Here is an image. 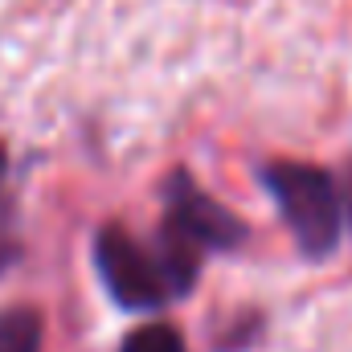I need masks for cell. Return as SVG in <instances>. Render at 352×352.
I'll use <instances>...</instances> for the list:
<instances>
[{"instance_id": "obj_1", "label": "cell", "mask_w": 352, "mask_h": 352, "mask_svg": "<svg viewBox=\"0 0 352 352\" xmlns=\"http://www.w3.org/2000/svg\"><path fill=\"white\" fill-rule=\"evenodd\" d=\"M246 238V226L221 209L209 192H201L184 173L168 180V213L160 226V270L173 287V295H184L197 283V270L205 250H234Z\"/></svg>"}, {"instance_id": "obj_2", "label": "cell", "mask_w": 352, "mask_h": 352, "mask_svg": "<svg viewBox=\"0 0 352 352\" xmlns=\"http://www.w3.org/2000/svg\"><path fill=\"white\" fill-rule=\"evenodd\" d=\"M263 180L270 197L278 201L283 221L291 226L299 250L307 258H328L344 230V188H336V180L324 168L299 160L266 164Z\"/></svg>"}, {"instance_id": "obj_3", "label": "cell", "mask_w": 352, "mask_h": 352, "mask_svg": "<svg viewBox=\"0 0 352 352\" xmlns=\"http://www.w3.org/2000/svg\"><path fill=\"white\" fill-rule=\"evenodd\" d=\"M94 263H98L107 291L115 295V303L127 311H156L173 295V287L160 270V258L148 254L119 221H111L94 234Z\"/></svg>"}, {"instance_id": "obj_4", "label": "cell", "mask_w": 352, "mask_h": 352, "mask_svg": "<svg viewBox=\"0 0 352 352\" xmlns=\"http://www.w3.org/2000/svg\"><path fill=\"white\" fill-rule=\"evenodd\" d=\"M0 352H41V320L29 307L0 311Z\"/></svg>"}, {"instance_id": "obj_5", "label": "cell", "mask_w": 352, "mask_h": 352, "mask_svg": "<svg viewBox=\"0 0 352 352\" xmlns=\"http://www.w3.org/2000/svg\"><path fill=\"white\" fill-rule=\"evenodd\" d=\"M119 352H184V340H180V332L168 328V324H144V328H135L123 340Z\"/></svg>"}, {"instance_id": "obj_6", "label": "cell", "mask_w": 352, "mask_h": 352, "mask_svg": "<svg viewBox=\"0 0 352 352\" xmlns=\"http://www.w3.org/2000/svg\"><path fill=\"white\" fill-rule=\"evenodd\" d=\"M344 209H352V176H349V184H344Z\"/></svg>"}, {"instance_id": "obj_7", "label": "cell", "mask_w": 352, "mask_h": 352, "mask_svg": "<svg viewBox=\"0 0 352 352\" xmlns=\"http://www.w3.org/2000/svg\"><path fill=\"white\" fill-rule=\"evenodd\" d=\"M4 168H8V160H4V148H0V184H4Z\"/></svg>"}]
</instances>
